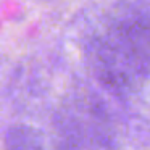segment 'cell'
<instances>
[{"label":"cell","instance_id":"1","mask_svg":"<svg viewBox=\"0 0 150 150\" xmlns=\"http://www.w3.org/2000/svg\"><path fill=\"white\" fill-rule=\"evenodd\" d=\"M5 150H44L45 139L42 131L31 124H13L4 136Z\"/></svg>","mask_w":150,"mask_h":150},{"label":"cell","instance_id":"2","mask_svg":"<svg viewBox=\"0 0 150 150\" xmlns=\"http://www.w3.org/2000/svg\"><path fill=\"white\" fill-rule=\"evenodd\" d=\"M139 34L145 39H150V18H144L139 24Z\"/></svg>","mask_w":150,"mask_h":150}]
</instances>
